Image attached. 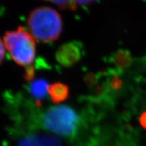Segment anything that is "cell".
I'll use <instances>...</instances> for the list:
<instances>
[{
	"instance_id": "7c38bea8",
	"label": "cell",
	"mask_w": 146,
	"mask_h": 146,
	"mask_svg": "<svg viewBox=\"0 0 146 146\" xmlns=\"http://www.w3.org/2000/svg\"><path fill=\"white\" fill-rule=\"evenodd\" d=\"M2 40L0 39V64L2 62L5 56V45Z\"/></svg>"
},
{
	"instance_id": "5b68a950",
	"label": "cell",
	"mask_w": 146,
	"mask_h": 146,
	"mask_svg": "<svg viewBox=\"0 0 146 146\" xmlns=\"http://www.w3.org/2000/svg\"><path fill=\"white\" fill-rule=\"evenodd\" d=\"M18 146H61L59 141L47 135H32L20 141Z\"/></svg>"
},
{
	"instance_id": "6da1fadb",
	"label": "cell",
	"mask_w": 146,
	"mask_h": 146,
	"mask_svg": "<svg viewBox=\"0 0 146 146\" xmlns=\"http://www.w3.org/2000/svg\"><path fill=\"white\" fill-rule=\"evenodd\" d=\"M27 25L31 34L42 43L57 40L62 31L63 21L60 14L48 6L38 7L29 14Z\"/></svg>"
},
{
	"instance_id": "4fadbf2b",
	"label": "cell",
	"mask_w": 146,
	"mask_h": 146,
	"mask_svg": "<svg viewBox=\"0 0 146 146\" xmlns=\"http://www.w3.org/2000/svg\"><path fill=\"white\" fill-rule=\"evenodd\" d=\"M120 85H121V81H120L117 77H114L110 82L111 87L114 89L119 88Z\"/></svg>"
},
{
	"instance_id": "9c48e42d",
	"label": "cell",
	"mask_w": 146,
	"mask_h": 146,
	"mask_svg": "<svg viewBox=\"0 0 146 146\" xmlns=\"http://www.w3.org/2000/svg\"><path fill=\"white\" fill-rule=\"evenodd\" d=\"M114 63L120 67H124L128 64L129 58L127 55L124 52L119 51L114 54Z\"/></svg>"
},
{
	"instance_id": "277c9868",
	"label": "cell",
	"mask_w": 146,
	"mask_h": 146,
	"mask_svg": "<svg viewBox=\"0 0 146 146\" xmlns=\"http://www.w3.org/2000/svg\"><path fill=\"white\" fill-rule=\"evenodd\" d=\"M83 49L81 43L72 41L61 45L56 53V58L63 66L70 67L81 59Z\"/></svg>"
},
{
	"instance_id": "30bf717a",
	"label": "cell",
	"mask_w": 146,
	"mask_h": 146,
	"mask_svg": "<svg viewBox=\"0 0 146 146\" xmlns=\"http://www.w3.org/2000/svg\"><path fill=\"white\" fill-rule=\"evenodd\" d=\"M35 77V70L33 66H29L25 68L24 78L27 81H33Z\"/></svg>"
},
{
	"instance_id": "8fae6325",
	"label": "cell",
	"mask_w": 146,
	"mask_h": 146,
	"mask_svg": "<svg viewBox=\"0 0 146 146\" xmlns=\"http://www.w3.org/2000/svg\"><path fill=\"white\" fill-rule=\"evenodd\" d=\"M85 81L88 85H93L96 82V76L92 73H89L85 76Z\"/></svg>"
},
{
	"instance_id": "8992f818",
	"label": "cell",
	"mask_w": 146,
	"mask_h": 146,
	"mask_svg": "<svg viewBox=\"0 0 146 146\" xmlns=\"http://www.w3.org/2000/svg\"><path fill=\"white\" fill-rule=\"evenodd\" d=\"M48 83L44 78H37L31 81L29 86V90L33 98L36 99L37 105L41 106V100L46 98L47 93H49Z\"/></svg>"
},
{
	"instance_id": "52a82bcc",
	"label": "cell",
	"mask_w": 146,
	"mask_h": 146,
	"mask_svg": "<svg viewBox=\"0 0 146 146\" xmlns=\"http://www.w3.org/2000/svg\"><path fill=\"white\" fill-rule=\"evenodd\" d=\"M49 94L54 103H61L68 98L70 95V89L68 85L56 82L50 85Z\"/></svg>"
},
{
	"instance_id": "7a4b0ae2",
	"label": "cell",
	"mask_w": 146,
	"mask_h": 146,
	"mask_svg": "<svg viewBox=\"0 0 146 146\" xmlns=\"http://www.w3.org/2000/svg\"><path fill=\"white\" fill-rule=\"evenodd\" d=\"M5 47L17 64L25 68L32 65L36 54L35 38L23 28L5 32L3 36Z\"/></svg>"
},
{
	"instance_id": "5bb4252c",
	"label": "cell",
	"mask_w": 146,
	"mask_h": 146,
	"mask_svg": "<svg viewBox=\"0 0 146 146\" xmlns=\"http://www.w3.org/2000/svg\"><path fill=\"white\" fill-rule=\"evenodd\" d=\"M76 3L78 5H89L90 4H92L93 3H94V1H75Z\"/></svg>"
},
{
	"instance_id": "3957f363",
	"label": "cell",
	"mask_w": 146,
	"mask_h": 146,
	"mask_svg": "<svg viewBox=\"0 0 146 146\" xmlns=\"http://www.w3.org/2000/svg\"><path fill=\"white\" fill-rule=\"evenodd\" d=\"M45 129L62 137H70L76 132L78 118L68 106L60 105L47 110L42 118Z\"/></svg>"
},
{
	"instance_id": "ba28073f",
	"label": "cell",
	"mask_w": 146,
	"mask_h": 146,
	"mask_svg": "<svg viewBox=\"0 0 146 146\" xmlns=\"http://www.w3.org/2000/svg\"><path fill=\"white\" fill-rule=\"evenodd\" d=\"M50 2L58 5L62 10H76L77 8V3L75 1H50Z\"/></svg>"
}]
</instances>
